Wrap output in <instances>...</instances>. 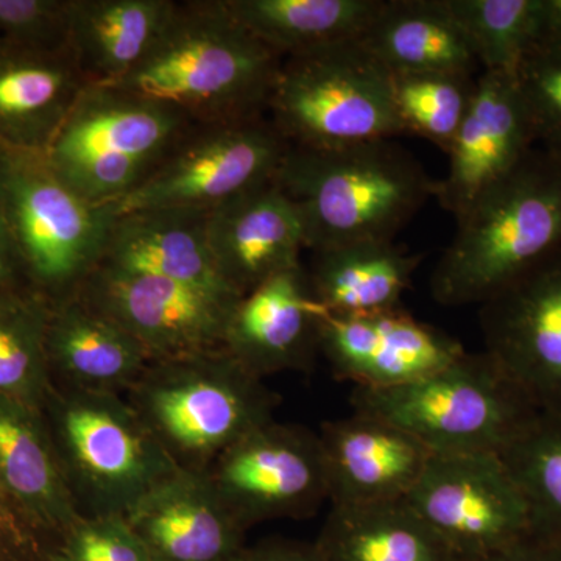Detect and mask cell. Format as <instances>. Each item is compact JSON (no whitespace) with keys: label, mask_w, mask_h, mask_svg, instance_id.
Returning <instances> with one entry per match:
<instances>
[{"label":"cell","mask_w":561,"mask_h":561,"mask_svg":"<svg viewBox=\"0 0 561 561\" xmlns=\"http://www.w3.org/2000/svg\"><path fill=\"white\" fill-rule=\"evenodd\" d=\"M283 57L219 2L176 3L135 69L113 88L186 114L194 124L262 116Z\"/></svg>","instance_id":"1"},{"label":"cell","mask_w":561,"mask_h":561,"mask_svg":"<svg viewBox=\"0 0 561 561\" xmlns=\"http://www.w3.org/2000/svg\"><path fill=\"white\" fill-rule=\"evenodd\" d=\"M275 183L300 210L313 253L394 241L437 192V180L391 139L339 149L290 146Z\"/></svg>","instance_id":"2"},{"label":"cell","mask_w":561,"mask_h":561,"mask_svg":"<svg viewBox=\"0 0 561 561\" xmlns=\"http://www.w3.org/2000/svg\"><path fill=\"white\" fill-rule=\"evenodd\" d=\"M456 221L431 294L448 308L481 306L561 251V154L535 147Z\"/></svg>","instance_id":"3"},{"label":"cell","mask_w":561,"mask_h":561,"mask_svg":"<svg viewBox=\"0 0 561 561\" xmlns=\"http://www.w3.org/2000/svg\"><path fill=\"white\" fill-rule=\"evenodd\" d=\"M127 400L169 457L195 471L275 420L279 401L224 348L151 362Z\"/></svg>","instance_id":"4"},{"label":"cell","mask_w":561,"mask_h":561,"mask_svg":"<svg viewBox=\"0 0 561 561\" xmlns=\"http://www.w3.org/2000/svg\"><path fill=\"white\" fill-rule=\"evenodd\" d=\"M44 416L83 516H125L180 470L119 393L54 383Z\"/></svg>","instance_id":"5"},{"label":"cell","mask_w":561,"mask_h":561,"mask_svg":"<svg viewBox=\"0 0 561 561\" xmlns=\"http://www.w3.org/2000/svg\"><path fill=\"white\" fill-rule=\"evenodd\" d=\"M351 405L409 432L432 456L502 454L538 415L485 351L405 386L354 387Z\"/></svg>","instance_id":"6"},{"label":"cell","mask_w":561,"mask_h":561,"mask_svg":"<svg viewBox=\"0 0 561 561\" xmlns=\"http://www.w3.org/2000/svg\"><path fill=\"white\" fill-rule=\"evenodd\" d=\"M192 125L171 106L88 84L44 154L84 201L113 206L164 161Z\"/></svg>","instance_id":"7"},{"label":"cell","mask_w":561,"mask_h":561,"mask_svg":"<svg viewBox=\"0 0 561 561\" xmlns=\"http://www.w3.org/2000/svg\"><path fill=\"white\" fill-rule=\"evenodd\" d=\"M0 209L28 284L50 301L72 295L98 267L117 217L84 201L39 151L0 146Z\"/></svg>","instance_id":"8"},{"label":"cell","mask_w":561,"mask_h":561,"mask_svg":"<svg viewBox=\"0 0 561 561\" xmlns=\"http://www.w3.org/2000/svg\"><path fill=\"white\" fill-rule=\"evenodd\" d=\"M268 110L290 146L339 149L402 135L391 76L360 41L280 62Z\"/></svg>","instance_id":"9"},{"label":"cell","mask_w":561,"mask_h":561,"mask_svg":"<svg viewBox=\"0 0 561 561\" xmlns=\"http://www.w3.org/2000/svg\"><path fill=\"white\" fill-rule=\"evenodd\" d=\"M289 140L262 116L194 124L142 183L113 205L114 214L202 210L275 181Z\"/></svg>","instance_id":"10"},{"label":"cell","mask_w":561,"mask_h":561,"mask_svg":"<svg viewBox=\"0 0 561 561\" xmlns=\"http://www.w3.org/2000/svg\"><path fill=\"white\" fill-rule=\"evenodd\" d=\"M405 501L459 561L530 535L527 502L501 454L432 456Z\"/></svg>","instance_id":"11"},{"label":"cell","mask_w":561,"mask_h":561,"mask_svg":"<svg viewBox=\"0 0 561 561\" xmlns=\"http://www.w3.org/2000/svg\"><path fill=\"white\" fill-rule=\"evenodd\" d=\"M243 529L313 515L330 500L319 432L275 420L251 432L206 470Z\"/></svg>","instance_id":"12"},{"label":"cell","mask_w":561,"mask_h":561,"mask_svg":"<svg viewBox=\"0 0 561 561\" xmlns=\"http://www.w3.org/2000/svg\"><path fill=\"white\" fill-rule=\"evenodd\" d=\"M76 294L130 332L153 362L224 348L228 323L241 301L102 265Z\"/></svg>","instance_id":"13"},{"label":"cell","mask_w":561,"mask_h":561,"mask_svg":"<svg viewBox=\"0 0 561 561\" xmlns=\"http://www.w3.org/2000/svg\"><path fill=\"white\" fill-rule=\"evenodd\" d=\"M479 308L483 351L535 411L561 419V251Z\"/></svg>","instance_id":"14"},{"label":"cell","mask_w":561,"mask_h":561,"mask_svg":"<svg viewBox=\"0 0 561 561\" xmlns=\"http://www.w3.org/2000/svg\"><path fill=\"white\" fill-rule=\"evenodd\" d=\"M463 345L401 308L367 316H332L321 309L320 354L335 378L382 390L419 381L460 359Z\"/></svg>","instance_id":"15"},{"label":"cell","mask_w":561,"mask_h":561,"mask_svg":"<svg viewBox=\"0 0 561 561\" xmlns=\"http://www.w3.org/2000/svg\"><path fill=\"white\" fill-rule=\"evenodd\" d=\"M537 146L515 76L482 72L470 110L446 153L448 172L437 180L435 198L457 219Z\"/></svg>","instance_id":"16"},{"label":"cell","mask_w":561,"mask_h":561,"mask_svg":"<svg viewBox=\"0 0 561 561\" xmlns=\"http://www.w3.org/2000/svg\"><path fill=\"white\" fill-rule=\"evenodd\" d=\"M321 306L302 265L272 276L236 306L224 350L257 378L308 371L320 353Z\"/></svg>","instance_id":"17"},{"label":"cell","mask_w":561,"mask_h":561,"mask_svg":"<svg viewBox=\"0 0 561 561\" xmlns=\"http://www.w3.org/2000/svg\"><path fill=\"white\" fill-rule=\"evenodd\" d=\"M151 561H231L245 529L224 504L208 472L180 468L125 515Z\"/></svg>","instance_id":"18"},{"label":"cell","mask_w":561,"mask_h":561,"mask_svg":"<svg viewBox=\"0 0 561 561\" xmlns=\"http://www.w3.org/2000/svg\"><path fill=\"white\" fill-rule=\"evenodd\" d=\"M332 505L405 500L432 454L390 421L353 411L319 432Z\"/></svg>","instance_id":"19"},{"label":"cell","mask_w":561,"mask_h":561,"mask_svg":"<svg viewBox=\"0 0 561 561\" xmlns=\"http://www.w3.org/2000/svg\"><path fill=\"white\" fill-rule=\"evenodd\" d=\"M206 231L220 275L242 297L300 265L306 249L300 210L275 181L209 210Z\"/></svg>","instance_id":"20"},{"label":"cell","mask_w":561,"mask_h":561,"mask_svg":"<svg viewBox=\"0 0 561 561\" xmlns=\"http://www.w3.org/2000/svg\"><path fill=\"white\" fill-rule=\"evenodd\" d=\"M206 219L208 213L202 210H139L117 216L98 265L242 300L217 268Z\"/></svg>","instance_id":"21"},{"label":"cell","mask_w":561,"mask_h":561,"mask_svg":"<svg viewBox=\"0 0 561 561\" xmlns=\"http://www.w3.org/2000/svg\"><path fill=\"white\" fill-rule=\"evenodd\" d=\"M0 491L25 527L65 534L81 518L44 412L0 397Z\"/></svg>","instance_id":"22"},{"label":"cell","mask_w":561,"mask_h":561,"mask_svg":"<svg viewBox=\"0 0 561 561\" xmlns=\"http://www.w3.org/2000/svg\"><path fill=\"white\" fill-rule=\"evenodd\" d=\"M87 87L72 50L0 43V146L46 153Z\"/></svg>","instance_id":"23"},{"label":"cell","mask_w":561,"mask_h":561,"mask_svg":"<svg viewBox=\"0 0 561 561\" xmlns=\"http://www.w3.org/2000/svg\"><path fill=\"white\" fill-rule=\"evenodd\" d=\"M47 356L51 381L77 390L128 393L150 367L151 357L116 321L79 295L51 301Z\"/></svg>","instance_id":"24"},{"label":"cell","mask_w":561,"mask_h":561,"mask_svg":"<svg viewBox=\"0 0 561 561\" xmlns=\"http://www.w3.org/2000/svg\"><path fill=\"white\" fill-rule=\"evenodd\" d=\"M391 73H463L481 68L448 0H383L359 39Z\"/></svg>","instance_id":"25"},{"label":"cell","mask_w":561,"mask_h":561,"mask_svg":"<svg viewBox=\"0 0 561 561\" xmlns=\"http://www.w3.org/2000/svg\"><path fill=\"white\" fill-rule=\"evenodd\" d=\"M171 0H70L69 47L88 84L113 87L154 46Z\"/></svg>","instance_id":"26"},{"label":"cell","mask_w":561,"mask_h":561,"mask_svg":"<svg viewBox=\"0 0 561 561\" xmlns=\"http://www.w3.org/2000/svg\"><path fill=\"white\" fill-rule=\"evenodd\" d=\"M313 297L332 316H367L400 308L423 261L397 242H360L313 253Z\"/></svg>","instance_id":"27"},{"label":"cell","mask_w":561,"mask_h":561,"mask_svg":"<svg viewBox=\"0 0 561 561\" xmlns=\"http://www.w3.org/2000/svg\"><path fill=\"white\" fill-rule=\"evenodd\" d=\"M316 545L324 561H459L405 500L332 505Z\"/></svg>","instance_id":"28"},{"label":"cell","mask_w":561,"mask_h":561,"mask_svg":"<svg viewBox=\"0 0 561 561\" xmlns=\"http://www.w3.org/2000/svg\"><path fill=\"white\" fill-rule=\"evenodd\" d=\"M236 21L280 57L359 41L383 0H224Z\"/></svg>","instance_id":"29"},{"label":"cell","mask_w":561,"mask_h":561,"mask_svg":"<svg viewBox=\"0 0 561 561\" xmlns=\"http://www.w3.org/2000/svg\"><path fill=\"white\" fill-rule=\"evenodd\" d=\"M51 301L35 289L0 291V397L44 412L51 387Z\"/></svg>","instance_id":"30"},{"label":"cell","mask_w":561,"mask_h":561,"mask_svg":"<svg viewBox=\"0 0 561 561\" xmlns=\"http://www.w3.org/2000/svg\"><path fill=\"white\" fill-rule=\"evenodd\" d=\"M501 457L527 502L531 537L561 549V419L538 413Z\"/></svg>","instance_id":"31"},{"label":"cell","mask_w":561,"mask_h":561,"mask_svg":"<svg viewBox=\"0 0 561 561\" xmlns=\"http://www.w3.org/2000/svg\"><path fill=\"white\" fill-rule=\"evenodd\" d=\"M482 72L516 70L537 43L538 0H448Z\"/></svg>","instance_id":"32"},{"label":"cell","mask_w":561,"mask_h":561,"mask_svg":"<svg viewBox=\"0 0 561 561\" xmlns=\"http://www.w3.org/2000/svg\"><path fill=\"white\" fill-rule=\"evenodd\" d=\"M391 95L402 131L448 153L474 99L478 77L463 73H391Z\"/></svg>","instance_id":"33"},{"label":"cell","mask_w":561,"mask_h":561,"mask_svg":"<svg viewBox=\"0 0 561 561\" xmlns=\"http://www.w3.org/2000/svg\"><path fill=\"white\" fill-rule=\"evenodd\" d=\"M538 146L561 154V46H535L515 73Z\"/></svg>","instance_id":"34"},{"label":"cell","mask_w":561,"mask_h":561,"mask_svg":"<svg viewBox=\"0 0 561 561\" xmlns=\"http://www.w3.org/2000/svg\"><path fill=\"white\" fill-rule=\"evenodd\" d=\"M70 0H0V43L36 51L68 50Z\"/></svg>","instance_id":"35"},{"label":"cell","mask_w":561,"mask_h":561,"mask_svg":"<svg viewBox=\"0 0 561 561\" xmlns=\"http://www.w3.org/2000/svg\"><path fill=\"white\" fill-rule=\"evenodd\" d=\"M51 561H151L125 516H81Z\"/></svg>","instance_id":"36"},{"label":"cell","mask_w":561,"mask_h":561,"mask_svg":"<svg viewBox=\"0 0 561 561\" xmlns=\"http://www.w3.org/2000/svg\"><path fill=\"white\" fill-rule=\"evenodd\" d=\"M231 561H324L316 542L268 540L247 548Z\"/></svg>","instance_id":"37"},{"label":"cell","mask_w":561,"mask_h":561,"mask_svg":"<svg viewBox=\"0 0 561 561\" xmlns=\"http://www.w3.org/2000/svg\"><path fill=\"white\" fill-rule=\"evenodd\" d=\"M33 289L22 268L20 254L0 209V291Z\"/></svg>","instance_id":"38"},{"label":"cell","mask_w":561,"mask_h":561,"mask_svg":"<svg viewBox=\"0 0 561 561\" xmlns=\"http://www.w3.org/2000/svg\"><path fill=\"white\" fill-rule=\"evenodd\" d=\"M463 561H561V549L529 535L500 551Z\"/></svg>","instance_id":"39"},{"label":"cell","mask_w":561,"mask_h":561,"mask_svg":"<svg viewBox=\"0 0 561 561\" xmlns=\"http://www.w3.org/2000/svg\"><path fill=\"white\" fill-rule=\"evenodd\" d=\"M535 46H561V0H538Z\"/></svg>","instance_id":"40"},{"label":"cell","mask_w":561,"mask_h":561,"mask_svg":"<svg viewBox=\"0 0 561 561\" xmlns=\"http://www.w3.org/2000/svg\"><path fill=\"white\" fill-rule=\"evenodd\" d=\"M24 527V524L18 518L9 501L3 497L2 491H0V540H3V538L5 540H20Z\"/></svg>","instance_id":"41"}]
</instances>
